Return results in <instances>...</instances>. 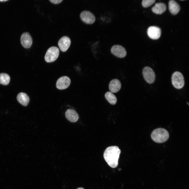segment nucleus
Wrapping results in <instances>:
<instances>
[{"label": "nucleus", "mask_w": 189, "mask_h": 189, "mask_svg": "<svg viewBox=\"0 0 189 189\" xmlns=\"http://www.w3.org/2000/svg\"><path fill=\"white\" fill-rule=\"evenodd\" d=\"M121 152L119 147L116 146L107 147L103 154L104 158L108 165L112 168L117 167Z\"/></svg>", "instance_id": "nucleus-1"}, {"label": "nucleus", "mask_w": 189, "mask_h": 189, "mask_svg": "<svg viewBox=\"0 0 189 189\" xmlns=\"http://www.w3.org/2000/svg\"><path fill=\"white\" fill-rule=\"evenodd\" d=\"M169 137L168 132L165 129L159 128H157L152 132L151 138L154 142L161 143L166 141Z\"/></svg>", "instance_id": "nucleus-2"}, {"label": "nucleus", "mask_w": 189, "mask_h": 189, "mask_svg": "<svg viewBox=\"0 0 189 189\" xmlns=\"http://www.w3.org/2000/svg\"><path fill=\"white\" fill-rule=\"evenodd\" d=\"M171 82L173 86L175 88L178 89L182 88L185 84L183 75L179 71L175 72L171 77Z\"/></svg>", "instance_id": "nucleus-3"}, {"label": "nucleus", "mask_w": 189, "mask_h": 189, "mask_svg": "<svg viewBox=\"0 0 189 189\" xmlns=\"http://www.w3.org/2000/svg\"><path fill=\"white\" fill-rule=\"evenodd\" d=\"M59 54V48L55 46H52L47 50L45 56V60L47 62H51L55 61Z\"/></svg>", "instance_id": "nucleus-4"}, {"label": "nucleus", "mask_w": 189, "mask_h": 189, "mask_svg": "<svg viewBox=\"0 0 189 189\" xmlns=\"http://www.w3.org/2000/svg\"><path fill=\"white\" fill-rule=\"evenodd\" d=\"M142 73L144 80L148 83L152 84L154 82L155 75L151 68L148 66L145 67L143 69Z\"/></svg>", "instance_id": "nucleus-5"}, {"label": "nucleus", "mask_w": 189, "mask_h": 189, "mask_svg": "<svg viewBox=\"0 0 189 189\" xmlns=\"http://www.w3.org/2000/svg\"><path fill=\"white\" fill-rule=\"evenodd\" d=\"M80 16L82 20L87 24H92L96 20L94 15L88 10L82 11L80 13Z\"/></svg>", "instance_id": "nucleus-6"}, {"label": "nucleus", "mask_w": 189, "mask_h": 189, "mask_svg": "<svg viewBox=\"0 0 189 189\" xmlns=\"http://www.w3.org/2000/svg\"><path fill=\"white\" fill-rule=\"evenodd\" d=\"M111 51L113 54L120 58L124 57L127 54L125 49L122 46L119 45L113 46L111 49Z\"/></svg>", "instance_id": "nucleus-7"}, {"label": "nucleus", "mask_w": 189, "mask_h": 189, "mask_svg": "<svg viewBox=\"0 0 189 189\" xmlns=\"http://www.w3.org/2000/svg\"><path fill=\"white\" fill-rule=\"evenodd\" d=\"M71 80L69 77L64 76L59 78L57 81L56 86L59 90L66 89L70 85Z\"/></svg>", "instance_id": "nucleus-8"}, {"label": "nucleus", "mask_w": 189, "mask_h": 189, "mask_svg": "<svg viewBox=\"0 0 189 189\" xmlns=\"http://www.w3.org/2000/svg\"><path fill=\"white\" fill-rule=\"evenodd\" d=\"M147 33L150 38L153 39H157L160 36L161 31L159 27L152 26L149 27L148 29Z\"/></svg>", "instance_id": "nucleus-9"}, {"label": "nucleus", "mask_w": 189, "mask_h": 189, "mask_svg": "<svg viewBox=\"0 0 189 189\" xmlns=\"http://www.w3.org/2000/svg\"><path fill=\"white\" fill-rule=\"evenodd\" d=\"M20 41L22 45L24 48H28L31 46L33 40L30 34L26 32L23 33L21 35Z\"/></svg>", "instance_id": "nucleus-10"}, {"label": "nucleus", "mask_w": 189, "mask_h": 189, "mask_svg": "<svg viewBox=\"0 0 189 189\" xmlns=\"http://www.w3.org/2000/svg\"><path fill=\"white\" fill-rule=\"evenodd\" d=\"M71 43L70 38L67 36H64L59 39L58 44L61 50L63 52H65L69 47Z\"/></svg>", "instance_id": "nucleus-11"}, {"label": "nucleus", "mask_w": 189, "mask_h": 189, "mask_svg": "<svg viewBox=\"0 0 189 189\" xmlns=\"http://www.w3.org/2000/svg\"><path fill=\"white\" fill-rule=\"evenodd\" d=\"M65 115L67 120L71 122H77L79 118V116L77 112L72 109H69L65 112Z\"/></svg>", "instance_id": "nucleus-12"}, {"label": "nucleus", "mask_w": 189, "mask_h": 189, "mask_svg": "<svg viewBox=\"0 0 189 189\" xmlns=\"http://www.w3.org/2000/svg\"><path fill=\"white\" fill-rule=\"evenodd\" d=\"M121 87L120 81L118 79H114L111 81L109 84V88L111 92L116 93L118 92Z\"/></svg>", "instance_id": "nucleus-13"}, {"label": "nucleus", "mask_w": 189, "mask_h": 189, "mask_svg": "<svg viewBox=\"0 0 189 189\" xmlns=\"http://www.w3.org/2000/svg\"><path fill=\"white\" fill-rule=\"evenodd\" d=\"M169 11L172 14H177L179 12L180 7L175 1L170 0L169 2Z\"/></svg>", "instance_id": "nucleus-14"}, {"label": "nucleus", "mask_w": 189, "mask_h": 189, "mask_svg": "<svg viewBox=\"0 0 189 189\" xmlns=\"http://www.w3.org/2000/svg\"><path fill=\"white\" fill-rule=\"evenodd\" d=\"M17 98L18 102L24 106H27L29 102V97L24 93H19L17 96Z\"/></svg>", "instance_id": "nucleus-15"}, {"label": "nucleus", "mask_w": 189, "mask_h": 189, "mask_svg": "<svg viewBox=\"0 0 189 189\" xmlns=\"http://www.w3.org/2000/svg\"><path fill=\"white\" fill-rule=\"evenodd\" d=\"M166 5L163 3H156L152 8V10L154 13L159 14H161L166 10Z\"/></svg>", "instance_id": "nucleus-16"}, {"label": "nucleus", "mask_w": 189, "mask_h": 189, "mask_svg": "<svg viewBox=\"0 0 189 189\" xmlns=\"http://www.w3.org/2000/svg\"><path fill=\"white\" fill-rule=\"evenodd\" d=\"M105 97L111 104L114 105L116 103L117 101V98L112 92L109 91L106 92L105 94Z\"/></svg>", "instance_id": "nucleus-17"}, {"label": "nucleus", "mask_w": 189, "mask_h": 189, "mask_svg": "<svg viewBox=\"0 0 189 189\" xmlns=\"http://www.w3.org/2000/svg\"><path fill=\"white\" fill-rule=\"evenodd\" d=\"M10 76L7 74L2 73L0 74V83L4 85L8 84L10 82Z\"/></svg>", "instance_id": "nucleus-18"}, {"label": "nucleus", "mask_w": 189, "mask_h": 189, "mask_svg": "<svg viewBox=\"0 0 189 189\" xmlns=\"http://www.w3.org/2000/svg\"><path fill=\"white\" fill-rule=\"evenodd\" d=\"M155 0H143L142 2V4L143 7L145 8L148 7L154 3Z\"/></svg>", "instance_id": "nucleus-19"}, {"label": "nucleus", "mask_w": 189, "mask_h": 189, "mask_svg": "<svg viewBox=\"0 0 189 189\" xmlns=\"http://www.w3.org/2000/svg\"><path fill=\"white\" fill-rule=\"evenodd\" d=\"M49 1L54 4H57L61 3L63 0H49Z\"/></svg>", "instance_id": "nucleus-20"}, {"label": "nucleus", "mask_w": 189, "mask_h": 189, "mask_svg": "<svg viewBox=\"0 0 189 189\" xmlns=\"http://www.w3.org/2000/svg\"><path fill=\"white\" fill-rule=\"evenodd\" d=\"M77 189H84L82 187H79L77 188Z\"/></svg>", "instance_id": "nucleus-21"}, {"label": "nucleus", "mask_w": 189, "mask_h": 189, "mask_svg": "<svg viewBox=\"0 0 189 189\" xmlns=\"http://www.w3.org/2000/svg\"><path fill=\"white\" fill-rule=\"evenodd\" d=\"M7 1V0H0V1Z\"/></svg>", "instance_id": "nucleus-22"}]
</instances>
